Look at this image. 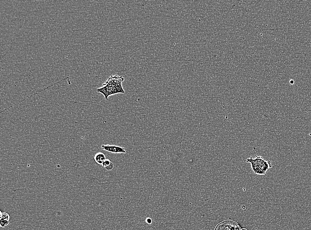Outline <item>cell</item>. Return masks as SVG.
Segmentation results:
<instances>
[{
    "mask_svg": "<svg viewBox=\"0 0 311 230\" xmlns=\"http://www.w3.org/2000/svg\"><path fill=\"white\" fill-rule=\"evenodd\" d=\"M101 148L104 151L111 152V153H116V154L126 153V151L125 150V148L121 146H118L103 145L101 146Z\"/></svg>",
    "mask_w": 311,
    "mask_h": 230,
    "instance_id": "1",
    "label": "cell"
},
{
    "mask_svg": "<svg viewBox=\"0 0 311 230\" xmlns=\"http://www.w3.org/2000/svg\"><path fill=\"white\" fill-rule=\"evenodd\" d=\"M103 86L101 88H98L96 91L97 92L102 93L105 99L108 100V97L110 96L114 95L113 90H112V87L107 84H103Z\"/></svg>",
    "mask_w": 311,
    "mask_h": 230,
    "instance_id": "2",
    "label": "cell"
},
{
    "mask_svg": "<svg viewBox=\"0 0 311 230\" xmlns=\"http://www.w3.org/2000/svg\"><path fill=\"white\" fill-rule=\"evenodd\" d=\"M216 230H241L233 222H226L218 226Z\"/></svg>",
    "mask_w": 311,
    "mask_h": 230,
    "instance_id": "3",
    "label": "cell"
},
{
    "mask_svg": "<svg viewBox=\"0 0 311 230\" xmlns=\"http://www.w3.org/2000/svg\"><path fill=\"white\" fill-rule=\"evenodd\" d=\"M94 160L96 163L102 165L103 163L106 160V157L105 154L101 152H99L95 155Z\"/></svg>",
    "mask_w": 311,
    "mask_h": 230,
    "instance_id": "4",
    "label": "cell"
},
{
    "mask_svg": "<svg viewBox=\"0 0 311 230\" xmlns=\"http://www.w3.org/2000/svg\"><path fill=\"white\" fill-rule=\"evenodd\" d=\"M251 165H252V170L254 171V174L260 175H263L266 174V172L261 168L260 166L259 165L256 164V163H253V162L251 163Z\"/></svg>",
    "mask_w": 311,
    "mask_h": 230,
    "instance_id": "5",
    "label": "cell"
},
{
    "mask_svg": "<svg viewBox=\"0 0 311 230\" xmlns=\"http://www.w3.org/2000/svg\"><path fill=\"white\" fill-rule=\"evenodd\" d=\"M261 168L266 172L270 168L272 167V164L270 161H267L264 160L263 159L259 165Z\"/></svg>",
    "mask_w": 311,
    "mask_h": 230,
    "instance_id": "6",
    "label": "cell"
},
{
    "mask_svg": "<svg viewBox=\"0 0 311 230\" xmlns=\"http://www.w3.org/2000/svg\"><path fill=\"white\" fill-rule=\"evenodd\" d=\"M103 167L105 168L107 170H111L114 167V164L110 160L106 159L105 161L102 164Z\"/></svg>",
    "mask_w": 311,
    "mask_h": 230,
    "instance_id": "7",
    "label": "cell"
},
{
    "mask_svg": "<svg viewBox=\"0 0 311 230\" xmlns=\"http://www.w3.org/2000/svg\"><path fill=\"white\" fill-rule=\"evenodd\" d=\"M10 215L8 213L4 212L2 213L1 212V220H10Z\"/></svg>",
    "mask_w": 311,
    "mask_h": 230,
    "instance_id": "8",
    "label": "cell"
},
{
    "mask_svg": "<svg viewBox=\"0 0 311 230\" xmlns=\"http://www.w3.org/2000/svg\"><path fill=\"white\" fill-rule=\"evenodd\" d=\"M9 223H10V220H1V227H5V226L8 225Z\"/></svg>",
    "mask_w": 311,
    "mask_h": 230,
    "instance_id": "9",
    "label": "cell"
}]
</instances>
